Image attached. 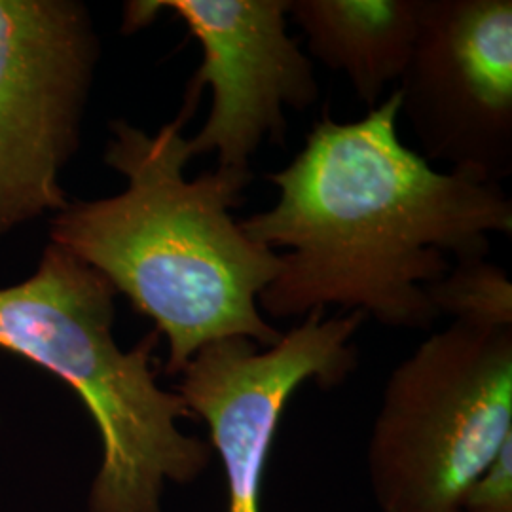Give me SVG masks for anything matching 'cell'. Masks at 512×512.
Masks as SVG:
<instances>
[{
  "label": "cell",
  "mask_w": 512,
  "mask_h": 512,
  "mask_svg": "<svg viewBox=\"0 0 512 512\" xmlns=\"http://www.w3.org/2000/svg\"><path fill=\"white\" fill-rule=\"evenodd\" d=\"M399 118L397 90L361 120L325 114L293 162L266 175L277 200L239 222L285 249L260 311L289 319L338 306L389 329H431L427 287L458 260L486 258L494 234L511 238L503 184L435 169L401 141Z\"/></svg>",
  "instance_id": "cell-1"
},
{
  "label": "cell",
  "mask_w": 512,
  "mask_h": 512,
  "mask_svg": "<svg viewBox=\"0 0 512 512\" xmlns=\"http://www.w3.org/2000/svg\"><path fill=\"white\" fill-rule=\"evenodd\" d=\"M190 118L181 110L154 135L114 122L105 162L126 177V190L69 203L52 222L54 245L154 321L169 346L171 376L215 340L241 336L270 348L283 336L258 308L281 256L249 238L230 213L253 171L217 167L186 179L192 156L183 126Z\"/></svg>",
  "instance_id": "cell-2"
},
{
  "label": "cell",
  "mask_w": 512,
  "mask_h": 512,
  "mask_svg": "<svg viewBox=\"0 0 512 512\" xmlns=\"http://www.w3.org/2000/svg\"><path fill=\"white\" fill-rule=\"evenodd\" d=\"M114 296L103 275L52 243L35 275L0 289V349L63 380L88 408L103 442L90 512H162L165 484L198 480L213 448L184 435L179 421L192 412L158 384L160 334L129 351L116 344Z\"/></svg>",
  "instance_id": "cell-3"
},
{
  "label": "cell",
  "mask_w": 512,
  "mask_h": 512,
  "mask_svg": "<svg viewBox=\"0 0 512 512\" xmlns=\"http://www.w3.org/2000/svg\"><path fill=\"white\" fill-rule=\"evenodd\" d=\"M512 437V329L452 321L397 366L368 442L382 512H452Z\"/></svg>",
  "instance_id": "cell-4"
},
{
  "label": "cell",
  "mask_w": 512,
  "mask_h": 512,
  "mask_svg": "<svg viewBox=\"0 0 512 512\" xmlns=\"http://www.w3.org/2000/svg\"><path fill=\"white\" fill-rule=\"evenodd\" d=\"M99 40L69 0H0V238L69 202L59 173L78 147Z\"/></svg>",
  "instance_id": "cell-5"
},
{
  "label": "cell",
  "mask_w": 512,
  "mask_h": 512,
  "mask_svg": "<svg viewBox=\"0 0 512 512\" xmlns=\"http://www.w3.org/2000/svg\"><path fill=\"white\" fill-rule=\"evenodd\" d=\"M291 0H152L129 2L124 27L139 29L169 10L202 46V63L188 82L184 112L194 114L205 88L211 110L188 139L190 156L217 154L220 169L251 171L268 139L283 143L285 110H306L319 99L310 57L287 33Z\"/></svg>",
  "instance_id": "cell-6"
},
{
  "label": "cell",
  "mask_w": 512,
  "mask_h": 512,
  "mask_svg": "<svg viewBox=\"0 0 512 512\" xmlns=\"http://www.w3.org/2000/svg\"><path fill=\"white\" fill-rule=\"evenodd\" d=\"M365 319L361 311H311L275 346L222 338L181 370L175 393L209 427L226 473L228 512H262L264 471L285 406L306 382L332 389L348 380L359 363L351 340Z\"/></svg>",
  "instance_id": "cell-7"
},
{
  "label": "cell",
  "mask_w": 512,
  "mask_h": 512,
  "mask_svg": "<svg viewBox=\"0 0 512 512\" xmlns=\"http://www.w3.org/2000/svg\"><path fill=\"white\" fill-rule=\"evenodd\" d=\"M397 88L431 162L503 184L512 173L511 0H421Z\"/></svg>",
  "instance_id": "cell-8"
},
{
  "label": "cell",
  "mask_w": 512,
  "mask_h": 512,
  "mask_svg": "<svg viewBox=\"0 0 512 512\" xmlns=\"http://www.w3.org/2000/svg\"><path fill=\"white\" fill-rule=\"evenodd\" d=\"M310 54L344 74L368 110L403 78L420 31L421 0H291Z\"/></svg>",
  "instance_id": "cell-9"
},
{
  "label": "cell",
  "mask_w": 512,
  "mask_h": 512,
  "mask_svg": "<svg viewBox=\"0 0 512 512\" xmlns=\"http://www.w3.org/2000/svg\"><path fill=\"white\" fill-rule=\"evenodd\" d=\"M433 308L458 323L484 329H512V281L486 258L452 264L448 274L427 287Z\"/></svg>",
  "instance_id": "cell-10"
},
{
  "label": "cell",
  "mask_w": 512,
  "mask_h": 512,
  "mask_svg": "<svg viewBox=\"0 0 512 512\" xmlns=\"http://www.w3.org/2000/svg\"><path fill=\"white\" fill-rule=\"evenodd\" d=\"M463 512H512V437L459 503Z\"/></svg>",
  "instance_id": "cell-11"
},
{
  "label": "cell",
  "mask_w": 512,
  "mask_h": 512,
  "mask_svg": "<svg viewBox=\"0 0 512 512\" xmlns=\"http://www.w3.org/2000/svg\"><path fill=\"white\" fill-rule=\"evenodd\" d=\"M452 512H463V511H459V509H456V511H452Z\"/></svg>",
  "instance_id": "cell-12"
}]
</instances>
